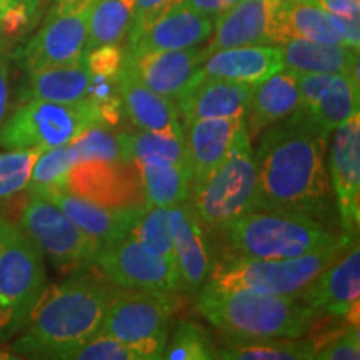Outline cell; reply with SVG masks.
<instances>
[{"label":"cell","mask_w":360,"mask_h":360,"mask_svg":"<svg viewBox=\"0 0 360 360\" xmlns=\"http://www.w3.org/2000/svg\"><path fill=\"white\" fill-rule=\"evenodd\" d=\"M312 2L342 19H359L360 15V0H312Z\"/></svg>","instance_id":"obj_44"},{"label":"cell","mask_w":360,"mask_h":360,"mask_svg":"<svg viewBox=\"0 0 360 360\" xmlns=\"http://www.w3.org/2000/svg\"><path fill=\"white\" fill-rule=\"evenodd\" d=\"M174 295L114 285L101 332L134 347L142 360H159L167 345Z\"/></svg>","instance_id":"obj_9"},{"label":"cell","mask_w":360,"mask_h":360,"mask_svg":"<svg viewBox=\"0 0 360 360\" xmlns=\"http://www.w3.org/2000/svg\"><path fill=\"white\" fill-rule=\"evenodd\" d=\"M8 98H11V67H8V58L0 45V125L6 120Z\"/></svg>","instance_id":"obj_45"},{"label":"cell","mask_w":360,"mask_h":360,"mask_svg":"<svg viewBox=\"0 0 360 360\" xmlns=\"http://www.w3.org/2000/svg\"><path fill=\"white\" fill-rule=\"evenodd\" d=\"M15 6L20 8L22 13L27 17V20H30L35 13L39 12L40 6L44 4V0H13Z\"/></svg>","instance_id":"obj_46"},{"label":"cell","mask_w":360,"mask_h":360,"mask_svg":"<svg viewBox=\"0 0 360 360\" xmlns=\"http://www.w3.org/2000/svg\"><path fill=\"white\" fill-rule=\"evenodd\" d=\"M45 287L42 252L19 225L7 220L0 249V342L24 327Z\"/></svg>","instance_id":"obj_8"},{"label":"cell","mask_w":360,"mask_h":360,"mask_svg":"<svg viewBox=\"0 0 360 360\" xmlns=\"http://www.w3.org/2000/svg\"><path fill=\"white\" fill-rule=\"evenodd\" d=\"M69 146L77 164L85 160H122L119 139L114 132H110V127L105 124L94 125L85 130L77 139L69 142Z\"/></svg>","instance_id":"obj_38"},{"label":"cell","mask_w":360,"mask_h":360,"mask_svg":"<svg viewBox=\"0 0 360 360\" xmlns=\"http://www.w3.org/2000/svg\"><path fill=\"white\" fill-rule=\"evenodd\" d=\"M255 85L224 79L202 77L197 72L192 84L175 98L182 125L200 119L244 115Z\"/></svg>","instance_id":"obj_23"},{"label":"cell","mask_w":360,"mask_h":360,"mask_svg":"<svg viewBox=\"0 0 360 360\" xmlns=\"http://www.w3.org/2000/svg\"><path fill=\"white\" fill-rule=\"evenodd\" d=\"M162 359L167 360H214L217 349L204 328L192 322H180L165 345Z\"/></svg>","instance_id":"obj_36"},{"label":"cell","mask_w":360,"mask_h":360,"mask_svg":"<svg viewBox=\"0 0 360 360\" xmlns=\"http://www.w3.org/2000/svg\"><path fill=\"white\" fill-rule=\"evenodd\" d=\"M96 0H56L40 29L22 51L25 72L70 64L85 56L89 19Z\"/></svg>","instance_id":"obj_11"},{"label":"cell","mask_w":360,"mask_h":360,"mask_svg":"<svg viewBox=\"0 0 360 360\" xmlns=\"http://www.w3.org/2000/svg\"><path fill=\"white\" fill-rule=\"evenodd\" d=\"M290 39L359 49V19H342L312 0H281L277 8V45Z\"/></svg>","instance_id":"obj_18"},{"label":"cell","mask_w":360,"mask_h":360,"mask_svg":"<svg viewBox=\"0 0 360 360\" xmlns=\"http://www.w3.org/2000/svg\"><path fill=\"white\" fill-rule=\"evenodd\" d=\"M94 267L107 282L120 289L167 294L182 292L177 270L154 247L130 233L103 247Z\"/></svg>","instance_id":"obj_12"},{"label":"cell","mask_w":360,"mask_h":360,"mask_svg":"<svg viewBox=\"0 0 360 360\" xmlns=\"http://www.w3.org/2000/svg\"><path fill=\"white\" fill-rule=\"evenodd\" d=\"M167 214L180 285L182 290L193 294L204 287L214 267L207 229L197 217L188 199L169 207Z\"/></svg>","instance_id":"obj_19"},{"label":"cell","mask_w":360,"mask_h":360,"mask_svg":"<svg viewBox=\"0 0 360 360\" xmlns=\"http://www.w3.org/2000/svg\"><path fill=\"white\" fill-rule=\"evenodd\" d=\"M299 297L317 315H328L359 326L360 249L357 242L323 269Z\"/></svg>","instance_id":"obj_16"},{"label":"cell","mask_w":360,"mask_h":360,"mask_svg":"<svg viewBox=\"0 0 360 360\" xmlns=\"http://www.w3.org/2000/svg\"><path fill=\"white\" fill-rule=\"evenodd\" d=\"M278 47L283 69L294 74L359 75V49L304 39H290Z\"/></svg>","instance_id":"obj_28"},{"label":"cell","mask_w":360,"mask_h":360,"mask_svg":"<svg viewBox=\"0 0 360 360\" xmlns=\"http://www.w3.org/2000/svg\"><path fill=\"white\" fill-rule=\"evenodd\" d=\"M112 87H117V77L96 75L90 70L87 58L84 56L70 64L27 72L19 97L22 102L49 101L75 103L96 101L101 103H117Z\"/></svg>","instance_id":"obj_14"},{"label":"cell","mask_w":360,"mask_h":360,"mask_svg":"<svg viewBox=\"0 0 360 360\" xmlns=\"http://www.w3.org/2000/svg\"><path fill=\"white\" fill-rule=\"evenodd\" d=\"M236 257L294 259L350 237L335 232L321 219L289 210H255L233 220L220 231Z\"/></svg>","instance_id":"obj_4"},{"label":"cell","mask_w":360,"mask_h":360,"mask_svg":"<svg viewBox=\"0 0 360 360\" xmlns=\"http://www.w3.org/2000/svg\"><path fill=\"white\" fill-rule=\"evenodd\" d=\"M283 69L278 45H242L209 53L202 64V77L259 85Z\"/></svg>","instance_id":"obj_26"},{"label":"cell","mask_w":360,"mask_h":360,"mask_svg":"<svg viewBox=\"0 0 360 360\" xmlns=\"http://www.w3.org/2000/svg\"><path fill=\"white\" fill-rule=\"evenodd\" d=\"M129 233L130 236L141 238V240H143L150 247H154L162 257L177 270L172 247V237H170L169 231V214L165 207H146V209L139 214V217L134 222Z\"/></svg>","instance_id":"obj_35"},{"label":"cell","mask_w":360,"mask_h":360,"mask_svg":"<svg viewBox=\"0 0 360 360\" xmlns=\"http://www.w3.org/2000/svg\"><path fill=\"white\" fill-rule=\"evenodd\" d=\"M27 17L22 13L13 0H0V30L13 32L27 24Z\"/></svg>","instance_id":"obj_43"},{"label":"cell","mask_w":360,"mask_h":360,"mask_svg":"<svg viewBox=\"0 0 360 360\" xmlns=\"http://www.w3.org/2000/svg\"><path fill=\"white\" fill-rule=\"evenodd\" d=\"M300 109V92L294 72L282 69L272 77L255 85L244 125L250 139L259 137L270 125L281 122Z\"/></svg>","instance_id":"obj_27"},{"label":"cell","mask_w":360,"mask_h":360,"mask_svg":"<svg viewBox=\"0 0 360 360\" xmlns=\"http://www.w3.org/2000/svg\"><path fill=\"white\" fill-rule=\"evenodd\" d=\"M188 202L204 227L214 232L259 210L254 147L245 125L238 130L227 155L210 177L191 188Z\"/></svg>","instance_id":"obj_6"},{"label":"cell","mask_w":360,"mask_h":360,"mask_svg":"<svg viewBox=\"0 0 360 360\" xmlns=\"http://www.w3.org/2000/svg\"><path fill=\"white\" fill-rule=\"evenodd\" d=\"M281 0H240L214 20L205 51L242 45H277V8Z\"/></svg>","instance_id":"obj_20"},{"label":"cell","mask_w":360,"mask_h":360,"mask_svg":"<svg viewBox=\"0 0 360 360\" xmlns=\"http://www.w3.org/2000/svg\"><path fill=\"white\" fill-rule=\"evenodd\" d=\"M20 229L62 274L94 267L102 245L79 229L56 204L30 193L20 214Z\"/></svg>","instance_id":"obj_10"},{"label":"cell","mask_w":360,"mask_h":360,"mask_svg":"<svg viewBox=\"0 0 360 360\" xmlns=\"http://www.w3.org/2000/svg\"><path fill=\"white\" fill-rule=\"evenodd\" d=\"M197 309L214 327L236 337L295 339L307 335L317 317L300 297L207 285L199 290Z\"/></svg>","instance_id":"obj_3"},{"label":"cell","mask_w":360,"mask_h":360,"mask_svg":"<svg viewBox=\"0 0 360 360\" xmlns=\"http://www.w3.org/2000/svg\"><path fill=\"white\" fill-rule=\"evenodd\" d=\"M65 191L112 209L147 207L141 172L135 160L79 162L70 170Z\"/></svg>","instance_id":"obj_13"},{"label":"cell","mask_w":360,"mask_h":360,"mask_svg":"<svg viewBox=\"0 0 360 360\" xmlns=\"http://www.w3.org/2000/svg\"><path fill=\"white\" fill-rule=\"evenodd\" d=\"M184 6H187L192 11L202 13V15L210 17V19H217L229 8H232L240 0H180Z\"/></svg>","instance_id":"obj_42"},{"label":"cell","mask_w":360,"mask_h":360,"mask_svg":"<svg viewBox=\"0 0 360 360\" xmlns=\"http://www.w3.org/2000/svg\"><path fill=\"white\" fill-rule=\"evenodd\" d=\"M122 160H135L142 155H160L177 162L180 165L188 164V152L186 135L167 132H152V130H134V132L117 134Z\"/></svg>","instance_id":"obj_33"},{"label":"cell","mask_w":360,"mask_h":360,"mask_svg":"<svg viewBox=\"0 0 360 360\" xmlns=\"http://www.w3.org/2000/svg\"><path fill=\"white\" fill-rule=\"evenodd\" d=\"M317 342L285 337H236L229 335L217 349L222 360H310L315 359Z\"/></svg>","instance_id":"obj_30"},{"label":"cell","mask_w":360,"mask_h":360,"mask_svg":"<svg viewBox=\"0 0 360 360\" xmlns=\"http://www.w3.org/2000/svg\"><path fill=\"white\" fill-rule=\"evenodd\" d=\"M317 360H359L360 359V339L359 326H352L326 344L317 345L315 352Z\"/></svg>","instance_id":"obj_40"},{"label":"cell","mask_w":360,"mask_h":360,"mask_svg":"<svg viewBox=\"0 0 360 360\" xmlns=\"http://www.w3.org/2000/svg\"><path fill=\"white\" fill-rule=\"evenodd\" d=\"M141 172L147 207H172L191 195V167L160 155L135 159Z\"/></svg>","instance_id":"obj_29"},{"label":"cell","mask_w":360,"mask_h":360,"mask_svg":"<svg viewBox=\"0 0 360 360\" xmlns=\"http://www.w3.org/2000/svg\"><path fill=\"white\" fill-rule=\"evenodd\" d=\"M89 269L45 287L13 342V352L35 359L67 360L72 350L101 332L112 283Z\"/></svg>","instance_id":"obj_2"},{"label":"cell","mask_w":360,"mask_h":360,"mask_svg":"<svg viewBox=\"0 0 360 360\" xmlns=\"http://www.w3.org/2000/svg\"><path fill=\"white\" fill-rule=\"evenodd\" d=\"M137 77L160 96L175 101L192 84L209 53L205 45L179 51H154L132 56L125 51Z\"/></svg>","instance_id":"obj_22"},{"label":"cell","mask_w":360,"mask_h":360,"mask_svg":"<svg viewBox=\"0 0 360 360\" xmlns=\"http://www.w3.org/2000/svg\"><path fill=\"white\" fill-rule=\"evenodd\" d=\"M328 155V179L335 193L342 232L357 238L360 225V115L334 130Z\"/></svg>","instance_id":"obj_15"},{"label":"cell","mask_w":360,"mask_h":360,"mask_svg":"<svg viewBox=\"0 0 360 360\" xmlns=\"http://www.w3.org/2000/svg\"><path fill=\"white\" fill-rule=\"evenodd\" d=\"M37 195L56 204L79 229L96 238L102 249L129 236L134 222L143 210L103 207L70 193L65 188H52V191L40 192Z\"/></svg>","instance_id":"obj_24"},{"label":"cell","mask_w":360,"mask_h":360,"mask_svg":"<svg viewBox=\"0 0 360 360\" xmlns=\"http://www.w3.org/2000/svg\"><path fill=\"white\" fill-rule=\"evenodd\" d=\"M6 222H7V219H4L2 215H0V249H2V244H4V233H6Z\"/></svg>","instance_id":"obj_47"},{"label":"cell","mask_w":360,"mask_h":360,"mask_svg":"<svg viewBox=\"0 0 360 360\" xmlns=\"http://www.w3.org/2000/svg\"><path fill=\"white\" fill-rule=\"evenodd\" d=\"M117 103L84 101L60 103L49 101L22 102L0 125V147L40 148L65 146L94 125H112Z\"/></svg>","instance_id":"obj_5"},{"label":"cell","mask_w":360,"mask_h":360,"mask_svg":"<svg viewBox=\"0 0 360 360\" xmlns=\"http://www.w3.org/2000/svg\"><path fill=\"white\" fill-rule=\"evenodd\" d=\"M117 90L122 102L125 115L135 127L152 132H167L184 135V125L180 122L177 103L160 94L148 89L135 74L129 57L122 58L117 74Z\"/></svg>","instance_id":"obj_21"},{"label":"cell","mask_w":360,"mask_h":360,"mask_svg":"<svg viewBox=\"0 0 360 360\" xmlns=\"http://www.w3.org/2000/svg\"><path fill=\"white\" fill-rule=\"evenodd\" d=\"M328 135L300 109L264 130L254 150L259 210H289L315 219L330 210Z\"/></svg>","instance_id":"obj_1"},{"label":"cell","mask_w":360,"mask_h":360,"mask_svg":"<svg viewBox=\"0 0 360 360\" xmlns=\"http://www.w3.org/2000/svg\"><path fill=\"white\" fill-rule=\"evenodd\" d=\"M359 75L334 74L317 103L305 114L319 127L332 134L345 120L359 112Z\"/></svg>","instance_id":"obj_31"},{"label":"cell","mask_w":360,"mask_h":360,"mask_svg":"<svg viewBox=\"0 0 360 360\" xmlns=\"http://www.w3.org/2000/svg\"><path fill=\"white\" fill-rule=\"evenodd\" d=\"M177 0H135V17H134V25L132 29H137L154 19L157 13L172 6ZM130 29V30H132Z\"/></svg>","instance_id":"obj_41"},{"label":"cell","mask_w":360,"mask_h":360,"mask_svg":"<svg viewBox=\"0 0 360 360\" xmlns=\"http://www.w3.org/2000/svg\"><path fill=\"white\" fill-rule=\"evenodd\" d=\"M67 360H142V357L122 340L98 332L92 339L72 350L67 355Z\"/></svg>","instance_id":"obj_39"},{"label":"cell","mask_w":360,"mask_h":360,"mask_svg":"<svg viewBox=\"0 0 360 360\" xmlns=\"http://www.w3.org/2000/svg\"><path fill=\"white\" fill-rule=\"evenodd\" d=\"M40 148H13L0 154V199L25 191Z\"/></svg>","instance_id":"obj_37"},{"label":"cell","mask_w":360,"mask_h":360,"mask_svg":"<svg viewBox=\"0 0 360 360\" xmlns=\"http://www.w3.org/2000/svg\"><path fill=\"white\" fill-rule=\"evenodd\" d=\"M354 244V238L294 259H247L229 255L215 264L204 285L259 294L299 297L323 269Z\"/></svg>","instance_id":"obj_7"},{"label":"cell","mask_w":360,"mask_h":360,"mask_svg":"<svg viewBox=\"0 0 360 360\" xmlns=\"http://www.w3.org/2000/svg\"><path fill=\"white\" fill-rule=\"evenodd\" d=\"M240 127H244V115L200 119L184 125L192 174L191 188L205 182L219 167Z\"/></svg>","instance_id":"obj_25"},{"label":"cell","mask_w":360,"mask_h":360,"mask_svg":"<svg viewBox=\"0 0 360 360\" xmlns=\"http://www.w3.org/2000/svg\"><path fill=\"white\" fill-rule=\"evenodd\" d=\"M135 0H96L89 19L85 53L124 42L134 25Z\"/></svg>","instance_id":"obj_32"},{"label":"cell","mask_w":360,"mask_h":360,"mask_svg":"<svg viewBox=\"0 0 360 360\" xmlns=\"http://www.w3.org/2000/svg\"><path fill=\"white\" fill-rule=\"evenodd\" d=\"M214 19L184 6L180 0L157 13L154 19L132 29L127 35V52L132 56L154 51H179L207 44Z\"/></svg>","instance_id":"obj_17"},{"label":"cell","mask_w":360,"mask_h":360,"mask_svg":"<svg viewBox=\"0 0 360 360\" xmlns=\"http://www.w3.org/2000/svg\"><path fill=\"white\" fill-rule=\"evenodd\" d=\"M75 164L77 162L69 143L40 152L25 191H29V193H40L52 188H67V179Z\"/></svg>","instance_id":"obj_34"}]
</instances>
